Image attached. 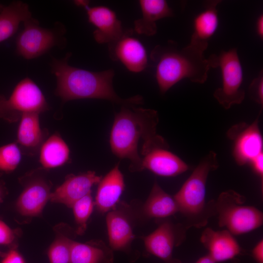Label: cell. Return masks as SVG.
Segmentation results:
<instances>
[{"label":"cell","mask_w":263,"mask_h":263,"mask_svg":"<svg viewBox=\"0 0 263 263\" xmlns=\"http://www.w3.org/2000/svg\"><path fill=\"white\" fill-rule=\"evenodd\" d=\"M135 106H121L115 115L110 136L112 152L120 159L129 160L132 172L142 170V158L138 150L141 139L142 156L154 149L169 148L165 139L156 132L157 112Z\"/></svg>","instance_id":"1"},{"label":"cell","mask_w":263,"mask_h":263,"mask_svg":"<svg viewBox=\"0 0 263 263\" xmlns=\"http://www.w3.org/2000/svg\"><path fill=\"white\" fill-rule=\"evenodd\" d=\"M71 55L68 53L60 59L53 58L51 63V72L56 78L55 93L63 102L93 98L109 100L121 106L143 103V97L140 95L122 98L117 94L113 85V69L93 72L71 66L68 63Z\"/></svg>","instance_id":"2"},{"label":"cell","mask_w":263,"mask_h":263,"mask_svg":"<svg viewBox=\"0 0 263 263\" xmlns=\"http://www.w3.org/2000/svg\"><path fill=\"white\" fill-rule=\"evenodd\" d=\"M207 46V42L192 40L183 48L172 41L155 46L150 58L155 65V78L160 92L165 94L184 78L204 83L210 68L204 55Z\"/></svg>","instance_id":"3"},{"label":"cell","mask_w":263,"mask_h":263,"mask_svg":"<svg viewBox=\"0 0 263 263\" xmlns=\"http://www.w3.org/2000/svg\"><path fill=\"white\" fill-rule=\"evenodd\" d=\"M219 167L216 153L210 151L200 162L179 191L173 196L179 212L185 218L183 224L188 228H201L215 215L214 202L206 201L208 175Z\"/></svg>","instance_id":"4"},{"label":"cell","mask_w":263,"mask_h":263,"mask_svg":"<svg viewBox=\"0 0 263 263\" xmlns=\"http://www.w3.org/2000/svg\"><path fill=\"white\" fill-rule=\"evenodd\" d=\"M244 196L233 190L223 192L214 200L215 215L220 227H225L232 235H241L262 225L263 214L258 208L244 205Z\"/></svg>","instance_id":"5"},{"label":"cell","mask_w":263,"mask_h":263,"mask_svg":"<svg viewBox=\"0 0 263 263\" xmlns=\"http://www.w3.org/2000/svg\"><path fill=\"white\" fill-rule=\"evenodd\" d=\"M207 59L210 67H219L222 74V87L214 92L215 98L225 109L241 103L245 93L242 89L243 72L237 50L222 51Z\"/></svg>","instance_id":"6"},{"label":"cell","mask_w":263,"mask_h":263,"mask_svg":"<svg viewBox=\"0 0 263 263\" xmlns=\"http://www.w3.org/2000/svg\"><path fill=\"white\" fill-rule=\"evenodd\" d=\"M49 106L39 87L31 78L25 77L17 83L8 98L0 95V118L16 122L25 113H38Z\"/></svg>","instance_id":"7"},{"label":"cell","mask_w":263,"mask_h":263,"mask_svg":"<svg viewBox=\"0 0 263 263\" xmlns=\"http://www.w3.org/2000/svg\"><path fill=\"white\" fill-rule=\"evenodd\" d=\"M159 220L157 228L143 238L146 250L166 263H181L173 259L172 252L185 241L188 229L182 223L174 224L166 218Z\"/></svg>","instance_id":"8"},{"label":"cell","mask_w":263,"mask_h":263,"mask_svg":"<svg viewBox=\"0 0 263 263\" xmlns=\"http://www.w3.org/2000/svg\"><path fill=\"white\" fill-rule=\"evenodd\" d=\"M24 28L16 39L17 54L26 59L38 57L58 44L60 36L54 30L39 26L31 18L23 22Z\"/></svg>","instance_id":"9"},{"label":"cell","mask_w":263,"mask_h":263,"mask_svg":"<svg viewBox=\"0 0 263 263\" xmlns=\"http://www.w3.org/2000/svg\"><path fill=\"white\" fill-rule=\"evenodd\" d=\"M227 136L233 141V154L237 164L243 166L250 162L263 153V142L258 120L250 125L236 124L227 132Z\"/></svg>","instance_id":"10"},{"label":"cell","mask_w":263,"mask_h":263,"mask_svg":"<svg viewBox=\"0 0 263 263\" xmlns=\"http://www.w3.org/2000/svg\"><path fill=\"white\" fill-rule=\"evenodd\" d=\"M74 1L75 5L85 9L89 22L95 27L93 36L97 43L109 44L122 35L124 30L121 22L113 10L103 5L91 7L87 0Z\"/></svg>","instance_id":"11"},{"label":"cell","mask_w":263,"mask_h":263,"mask_svg":"<svg viewBox=\"0 0 263 263\" xmlns=\"http://www.w3.org/2000/svg\"><path fill=\"white\" fill-rule=\"evenodd\" d=\"M108 48L111 58L120 61L130 72H141L148 65L146 50L132 30L124 31L117 40L109 44Z\"/></svg>","instance_id":"12"},{"label":"cell","mask_w":263,"mask_h":263,"mask_svg":"<svg viewBox=\"0 0 263 263\" xmlns=\"http://www.w3.org/2000/svg\"><path fill=\"white\" fill-rule=\"evenodd\" d=\"M101 176L93 171H88L77 175H70L65 181L53 192L51 193L50 200L72 207L74 203L91 192L94 185L98 184Z\"/></svg>","instance_id":"13"},{"label":"cell","mask_w":263,"mask_h":263,"mask_svg":"<svg viewBox=\"0 0 263 263\" xmlns=\"http://www.w3.org/2000/svg\"><path fill=\"white\" fill-rule=\"evenodd\" d=\"M200 241L216 263L232 259L241 251L239 244L226 229L215 231L207 227L203 231Z\"/></svg>","instance_id":"14"},{"label":"cell","mask_w":263,"mask_h":263,"mask_svg":"<svg viewBox=\"0 0 263 263\" xmlns=\"http://www.w3.org/2000/svg\"><path fill=\"white\" fill-rule=\"evenodd\" d=\"M115 166L98 183L95 206L97 210L105 213L116 207L125 188L123 175Z\"/></svg>","instance_id":"15"},{"label":"cell","mask_w":263,"mask_h":263,"mask_svg":"<svg viewBox=\"0 0 263 263\" xmlns=\"http://www.w3.org/2000/svg\"><path fill=\"white\" fill-rule=\"evenodd\" d=\"M142 168V170L147 169L157 175L173 177L188 170L189 166L168 149L160 148L143 156Z\"/></svg>","instance_id":"16"},{"label":"cell","mask_w":263,"mask_h":263,"mask_svg":"<svg viewBox=\"0 0 263 263\" xmlns=\"http://www.w3.org/2000/svg\"><path fill=\"white\" fill-rule=\"evenodd\" d=\"M106 220L111 248L116 250L127 249L135 238L128 215L115 207L108 212Z\"/></svg>","instance_id":"17"},{"label":"cell","mask_w":263,"mask_h":263,"mask_svg":"<svg viewBox=\"0 0 263 263\" xmlns=\"http://www.w3.org/2000/svg\"><path fill=\"white\" fill-rule=\"evenodd\" d=\"M141 17L134 22V29L138 34L152 36L157 32L156 21L171 17L173 13L165 0H140Z\"/></svg>","instance_id":"18"},{"label":"cell","mask_w":263,"mask_h":263,"mask_svg":"<svg viewBox=\"0 0 263 263\" xmlns=\"http://www.w3.org/2000/svg\"><path fill=\"white\" fill-rule=\"evenodd\" d=\"M50 189L49 186L42 180L30 183L18 199L17 207L19 212L24 216L39 215L50 199Z\"/></svg>","instance_id":"19"},{"label":"cell","mask_w":263,"mask_h":263,"mask_svg":"<svg viewBox=\"0 0 263 263\" xmlns=\"http://www.w3.org/2000/svg\"><path fill=\"white\" fill-rule=\"evenodd\" d=\"M113 260L112 249L102 241L72 242L70 263H112Z\"/></svg>","instance_id":"20"},{"label":"cell","mask_w":263,"mask_h":263,"mask_svg":"<svg viewBox=\"0 0 263 263\" xmlns=\"http://www.w3.org/2000/svg\"><path fill=\"white\" fill-rule=\"evenodd\" d=\"M144 215L149 218H167L179 212L173 196L166 192L155 181L143 207Z\"/></svg>","instance_id":"21"},{"label":"cell","mask_w":263,"mask_h":263,"mask_svg":"<svg viewBox=\"0 0 263 263\" xmlns=\"http://www.w3.org/2000/svg\"><path fill=\"white\" fill-rule=\"evenodd\" d=\"M39 115V113H23L17 130V143L31 152L40 148L46 136L40 125Z\"/></svg>","instance_id":"22"},{"label":"cell","mask_w":263,"mask_h":263,"mask_svg":"<svg viewBox=\"0 0 263 263\" xmlns=\"http://www.w3.org/2000/svg\"><path fill=\"white\" fill-rule=\"evenodd\" d=\"M32 18L28 5L21 1H14L4 6L0 12V42L12 37L21 22Z\"/></svg>","instance_id":"23"},{"label":"cell","mask_w":263,"mask_h":263,"mask_svg":"<svg viewBox=\"0 0 263 263\" xmlns=\"http://www.w3.org/2000/svg\"><path fill=\"white\" fill-rule=\"evenodd\" d=\"M70 154L69 146L61 136L56 133L42 144L39 151V162L45 169L57 168L69 161Z\"/></svg>","instance_id":"24"},{"label":"cell","mask_w":263,"mask_h":263,"mask_svg":"<svg viewBox=\"0 0 263 263\" xmlns=\"http://www.w3.org/2000/svg\"><path fill=\"white\" fill-rule=\"evenodd\" d=\"M220 0H207L204 2V10L195 18L194 31L190 40L207 42L216 32L219 24L217 6Z\"/></svg>","instance_id":"25"},{"label":"cell","mask_w":263,"mask_h":263,"mask_svg":"<svg viewBox=\"0 0 263 263\" xmlns=\"http://www.w3.org/2000/svg\"><path fill=\"white\" fill-rule=\"evenodd\" d=\"M94 206L91 192L75 202L72 206L75 219L78 225L76 230L77 234H83L86 230L87 222Z\"/></svg>","instance_id":"26"},{"label":"cell","mask_w":263,"mask_h":263,"mask_svg":"<svg viewBox=\"0 0 263 263\" xmlns=\"http://www.w3.org/2000/svg\"><path fill=\"white\" fill-rule=\"evenodd\" d=\"M21 159V151L18 144L11 143L0 147V171H14Z\"/></svg>","instance_id":"27"},{"label":"cell","mask_w":263,"mask_h":263,"mask_svg":"<svg viewBox=\"0 0 263 263\" xmlns=\"http://www.w3.org/2000/svg\"><path fill=\"white\" fill-rule=\"evenodd\" d=\"M73 240L65 237L57 238L50 246L48 255L50 263H70Z\"/></svg>","instance_id":"28"},{"label":"cell","mask_w":263,"mask_h":263,"mask_svg":"<svg viewBox=\"0 0 263 263\" xmlns=\"http://www.w3.org/2000/svg\"><path fill=\"white\" fill-rule=\"evenodd\" d=\"M251 98L260 105L263 104V75L261 72L253 80L249 87Z\"/></svg>","instance_id":"29"},{"label":"cell","mask_w":263,"mask_h":263,"mask_svg":"<svg viewBox=\"0 0 263 263\" xmlns=\"http://www.w3.org/2000/svg\"><path fill=\"white\" fill-rule=\"evenodd\" d=\"M15 238L14 231L0 220V244L10 245L13 243Z\"/></svg>","instance_id":"30"},{"label":"cell","mask_w":263,"mask_h":263,"mask_svg":"<svg viewBox=\"0 0 263 263\" xmlns=\"http://www.w3.org/2000/svg\"><path fill=\"white\" fill-rule=\"evenodd\" d=\"M0 263H25L22 256L16 250H10L6 253Z\"/></svg>","instance_id":"31"},{"label":"cell","mask_w":263,"mask_h":263,"mask_svg":"<svg viewBox=\"0 0 263 263\" xmlns=\"http://www.w3.org/2000/svg\"><path fill=\"white\" fill-rule=\"evenodd\" d=\"M250 164L253 169L261 177H263V153H262L255 158L251 162Z\"/></svg>","instance_id":"32"},{"label":"cell","mask_w":263,"mask_h":263,"mask_svg":"<svg viewBox=\"0 0 263 263\" xmlns=\"http://www.w3.org/2000/svg\"><path fill=\"white\" fill-rule=\"evenodd\" d=\"M252 254L257 263H263V241L262 240L255 246L252 250Z\"/></svg>","instance_id":"33"},{"label":"cell","mask_w":263,"mask_h":263,"mask_svg":"<svg viewBox=\"0 0 263 263\" xmlns=\"http://www.w3.org/2000/svg\"><path fill=\"white\" fill-rule=\"evenodd\" d=\"M256 30L258 36L262 38L263 37V17L262 15H261L257 20Z\"/></svg>","instance_id":"34"},{"label":"cell","mask_w":263,"mask_h":263,"mask_svg":"<svg viewBox=\"0 0 263 263\" xmlns=\"http://www.w3.org/2000/svg\"><path fill=\"white\" fill-rule=\"evenodd\" d=\"M196 263H216L208 255L200 258Z\"/></svg>","instance_id":"35"},{"label":"cell","mask_w":263,"mask_h":263,"mask_svg":"<svg viewBox=\"0 0 263 263\" xmlns=\"http://www.w3.org/2000/svg\"><path fill=\"white\" fill-rule=\"evenodd\" d=\"M5 188L3 184L0 183V203L2 201V198L4 195Z\"/></svg>","instance_id":"36"},{"label":"cell","mask_w":263,"mask_h":263,"mask_svg":"<svg viewBox=\"0 0 263 263\" xmlns=\"http://www.w3.org/2000/svg\"><path fill=\"white\" fill-rule=\"evenodd\" d=\"M6 254V253L2 252V251L0 250V257L3 258V257L5 256Z\"/></svg>","instance_id":"37"},{"label":"cell","mask_w":263,"mask_h":263,"mask_svg":"<svg viewBox=\"0 0 263 263\" xmlns=\"http://www.w3.org/2000/svg\"><path fill=\"white\" fill-rule=\"evenodd\" d=\"M4 6L2 4H0V12L1 11V10L3 9V7Z\"/></svg>","instance_id":"38"}]
</instances>
